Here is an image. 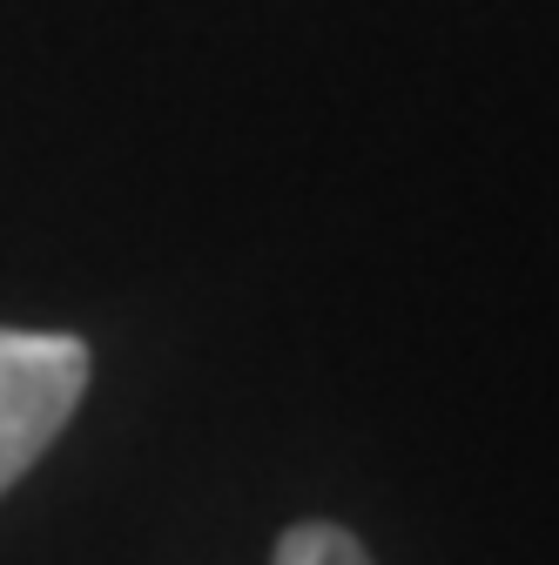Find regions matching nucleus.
<instances>
[{
	"instance_id": "1",
	"label": "nucleus",
	"mask_w": 559,
	"mask_h": 565,
	"mask_svg": "<svg viewBox=\"0 0 559 565\" xmlns=\"http://www.w3.org/2000/svg\"><path fill=\"white\" fill-rule=\"evenodd\" d=\"M88 391V343L61 330H0V491L61 438Z\"/></svg>"
},
{
	"instance_id": "2",
	"label": "nucleus",
	"mask_w": 559,
	"mask_h": 565,
	"mask_svg": "<svg viewBox=\"0 0 559 565\" xmlns=\"http://www.w3.org/2000/svg\"><path fill=\"white\" fill-rule=\"evenodd\" d=\"M270 565H371V552L358 545V532H344L330 519H304L276 532Z\"/></svg>"
}]
</instances>
